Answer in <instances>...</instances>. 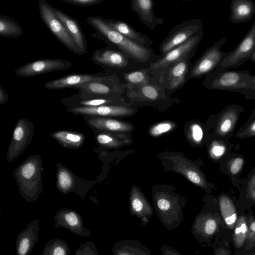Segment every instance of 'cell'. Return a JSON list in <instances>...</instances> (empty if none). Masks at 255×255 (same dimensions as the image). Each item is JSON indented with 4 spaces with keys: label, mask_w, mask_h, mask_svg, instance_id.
I'll use <instances>...</instances> for the list:
<instances>
[{
    "label": "cell",
    "mask_w": 255,
    "mask_h": 255,
    "mask_svg": "<svg viewBox=\"0 0 255 255\" xmlns=\"http://www.w3.org/2000/svg\"><path fill=\"white\" fill-rule=\"evenodd\" d=\"M8 99V96L4 89L0 86V104L2 105L6 103Z\"/></svg>",
    "instance_id": "obj_47"
},
{
    "label": "cell",
    "mask_w": 255,
    "mask_h": 255,
    "mask_svg": "<svg viewBox=\"0 0 255 255\" xmlns=\"http://www.w3.org/2000/svg\"><path fill=\"white\" fill-rule=\"evenodd\" d=\"M42 160L37 154L29 156L14 170L19 193L27 202L36 200L43 191Z\"/></svg>",
    "instance_id": "obj_3"
},
{
    "label": "cell",
    "mask_w": 255,
    "mask_h": 255,
    "mask_svg": "<svg viewBox=\"0 0 255 255\" xmlns=\"http://www.w3.org/2000/svg\"><path fill=\"white\" fill-rule=\"evenodd\" d=\"M126 85V88L157 82L151 74L149 67L116 74Z\"/></svg>",
    "instance_id": "obj_28"
},
{
    "label": "cell",
    "mask_w": 255,
    "mask_h": 255,
    "mask_svg": "<svg viewBox=\"0 0 255 255\" xmlns=\"http://www.w3.org/2000/svg\"><path fill=\"white\" fill-rule=\"evenodd\" d=\"M253 62L255 63V49H254L250 59Z\"/></svg>",
    "instance_id": "obj_51"
},
{
    "label": "cell",
    "mask_w": 255,
    "mask_h": 255,
    "mask_svg": "<svg viewBox=\"0 0 255 255\" xmlns=\"http://www.w3.org/2000/svg\"><path fill=\"white\" fill-rule=\"evenodd\" d=\"M240 108L237 105H229L221 114L218 124V130L221 133L228 132L235 123Z\"/></svg>",
    "instance_id": "obj_34"
},
{
    "label": "cell",
    "mask_w": 255,
    "mask_h": 255,
    "mask_svg": "<svg viewBox=\"0 0 255 255\" xmlns=\"http://www.w3.org/2000/svg\"><path fill=\"white\" fill-rule=\"evenodd\" d=\"M63 2L71 5L81 6L89 7L98 5L102 3L105 0H60Z\"/></svg>",
    "instance_id": "obj_42"
},
{
    "label": "cell",
    "mask_w": 255,
    "mask_h": 255,
    "mask_svg": "<svg viewBox=\"0 0 255 255\" xmlns=\"http://www.w3.org/2000/svg\"><path fill=\"white\" fill-rule=\"evenodd\" d=\"M255 255V253L253 254H247V255Z\"/></svg>",
    "instance_id": "obj_52"
},
{
    "label": "cell",
    "mask_w": 255,
    "mask_h": 255,
    "mask_svg": "<svg viewBox=\"0 0 255 255\" xmlns=\"http://www.w3.org/2000/svg\"><path fill=\"white\" fill-rule=\"evenodd\" d=\"M244 163L243 158L238 157L234 159L231 162L230 166L231 172L233 174H236L241 169Z\"/></svg>",
    "instance_id": "obj_44"
},
{
    "label": "cell",
    "mask_w": 255,
    "mask_h": 255,
    "mask_svg": "<svg viewBox=\"0 0 255 255\" xmlns=\"http://www.w3.org/2000/svg\"><path fill=\"white\" fill-rule=\"evenodd\" d=\"M130 8L137 15L139 20L149 29L153 30L163 23L154 12V2L151 0H131Z\"/></svg>",
    "instance_id": "obj_21"
},
{
    "label": "cell",
    "mask_w": 255,
    "mask_h": 255,
    "mask_svg": "<svg viewBox=\"0 0 255 255\" xmlns=\"http://www.w3.org/2000/svg\"><path fill=\"white\" fill-rule=\"evenodd\" d=\"M84 21L95 30V32L91 34L92 37L123 51L137 63L149 66L160 57L150 47L140 45L113 29L108 24L105 18L101 16H88Z\"/></svg>",
    "instance_id": "obj_1"
},
{
    "label": "cell",
    "mask_w": 255,
    "mask_h": 255,
    "mask_svg": "<svg viewBox=\"0 0 255 255\" xmlns=\"http://www.w3.org/2000/svg\"><path fill=\"white\" fill-rule=\"evenodd\" d=\"M155 212L161 224L169 231L177 228L184 220L182 206L165 196L156 198Z\"/></svg>",
    "instance_id": "obj_14"
},
{
    "label": "cell",
    "mask_w": 255,
    "mask_h": 255,
    "mask_svg": "<svg viewBox=\"0 0 255 255\" xmlns=\"http://www.w3.org/2000/svg\"><path fill=\"white\" fill-rule=\"evenodd\" d=\"M126 86L116 74L110 73L105 78L75 88L83 98H113L123 97Z\"/></svg>",
    "instance_id": "obj_6"
},
{
    "label": "cell",
    "mask_w": 255,
    "mask_h": 255,
    "mask_svg": "<svg viewBox=\"0 0 255 255\" xmlns=\"http://www.w3.org/2000/svg\"><path fill=\"white\" fill-rule=\"evenodd\" d=\"M203 36L202 31L163 56H160L157 60L150 64L149 69L151 74L156 79L162 71L173 64L185 59H192Z\"/></svg>",
    "instance_id": "obj_8"
},
{
    "label": "cell",
    "mask_w": 255,
    "mask_h": 255,
    "mask_svg": "<svg viewBox=\"0 0 255 255\" xmlns=\"http://www.w3.org/2000/svg\"><path fill=\"white\" fill-rule=\"evenodd\" d=\"M90 127L102 131L126 132L130 130L132 125L119 120L107 117L83 116Z\"/></svg>",
    "instance_id": "obj_27"
},
{
    "label": "cell",
    "mask_w": 255,
    "mask_h": 255,
    "mask_svg": "<svg viewBox=\"0 0 255 255\" xmlns=\"http://www.w3.org/2000/svg\"><path fill=\"white\" fill-rule=\"evenodd\" d=\"M110 73L106 71L95 74H74L50 80L44 85L48 90H60L67 88L75 89L91 82L100 80L105 78Z\"/></svg>",
    "instance_id": "obj_18"
},
{
    "label": "cell",
    "mask_w": 255,
    "mask_h": 255,
    "mask_svg": "<svg viewBox=\"0 0 255 255\" xmlns=\"http://www.w3.org/2000/svg\"><path fill=\"white\" fill-rule=\"evenodd\" d=\"M56 228H63L76 235L86 237L91 236V231L84 226L83 218L77 211L68 208H62L54 217Z\"/></svg>",
    "instance_id": "obj_17"
},
{
    "label": "cell",
    "mask_w": 255,
    "mask_h": 255,
    "mask_svg": "<svg viewBox=\"0 0 255 255\" xmlns=\"http://www.w3.org/2000/svg\"><path fill=\"white\" fill-rule=\"evenodd\" d=\"M38 5L42 21L58 41L74 54L83 55L64 24L54 13L52 6L45 0H38Z\"/></svg>",
    "instance_id": "obj_9"
},
{
    "label": "cell",
    "mask_w": 255,
    "mask_h": 255,
    "mask_svg": "<svg viewBox=\"0 0 255 255\" xmlns=\"http://www.w3.org/2000/svg\"><path fill=\"white\" fill-rule=\"evenodd\" d=\"M249 192L251 197L255 200V178L253 179L252 182L250 183Z\"/></svg>",
    "instance_id": "obj_48"
},
{
    "label": "cell",
    "mask_w": 255,
    "mask_h": 255,
    "mask_svg": "<svg viewBox=\"0 0 255 255\" xmlns=\"http://www.w3.org/2000/svg\"><path fill=\"white\" fill-rule=\"evenodd\" d=\"M23 33L21 25L14 18L0 15V35L7 38H17Z\"/></svg>",
    "instance_id": "obj_31"
},
{
    "label": "cell",
    "mask_w": 255,
    "mask_h": 255,
    "mask_svg": "<svg viewBox=\"0 0 255 255\" xmlns=\"http://www.w3.org/2000/svg\"><path fill=\"white\" fill-rule=\"evenodd\" d=\"M248 227L246 217L240 216L237 221L233 233V240L237 248H241L246 242Z\"/></svg>",
    "instance_id": "obj_37"
},
{
    "label": "cell",
    "mask_w": 255,
    "mask_h": 255,
    "mask_svg": "<svg viewBox=\"0 0 255 255\" xmlns=\"http://www.w3.org/2000/svg\"><path fill=\"white\" fill-rule=\"evenodd\" d=\"M202 84L208 90L236 92L255 100V75L248 70L214 71Z\"/></svg>",
    "instance_id": "obj_2"
},
{
    "label": "cell",
    "mask_w": 255,
    "mask_h": 255,
    "mask_svg": "<svg viewBox=\"0 0 255 255\" xmlns=\"http://www.w3.org/2000/svg\"><path fill=\"white\" fill-rule=\"evenodd\" d=\"M70 250L66 242L54 238L45 243L42 255H70Z\"/></svg>",
    "instance_id": "obj_35"
},
{
    "label": "cell",
    "mask_w": 255,
    "mask_h": 255,
    "mask_svg": "<svg viewBox=\"0 0 255 255\" xmlns=\"http://www.w3.org/2000/svg\"><path fill=\"white\" fill-rule=\"evenodd\" d=\"M56 16L64 24L69 33L83 54L87 52V43L85 34L77 19L69 16L64 11L52 6Z\"/></svg>",
    "instance_id": "obj_23"
},
{
    "label": "cell",
    "mask_w": 255,
    "mask_h": 255,
    "mask_svg": "<svg viewBox=\"0 0 255 255\" xmlns=\"http://www.w3.org/2000/svg\"><path fill=\"white\" fill-rule=\"evenodd\" d=\"M248 234L246 240V249H251L255 247V220L250 217L248 221Z\"/></svg>",
    "instance_id": "obj_40"
},
{
    "label": "cell",
    "mask_w": 255,
    "mask_h": 255,
    "mask_svg": "<svg viewBox=\"0 0 255 255\" xmlns=\"http://www.w3.org/2000/svg\"><path fill=\"white\" fill-rule=\"evenodd\" d=\"M255 49V20L239 44L231 51L215 71L238 68L250 60Z\"/></svg>",
    "instance_id": "obj_11"
},
{
    "label": "cell",
    "mask_w": 255,
    "mask_h": 255,
    "mask_svg": "<svg viewBox=\"0 0 255 255\" xmlns=\"http://www.w3.org/2000/svg\"><path fill=\"white\" fill-rule=\"evenodd\" d=\"M97 143L107 147H117L122 144V142L117 137L109 132H101L96 135Z\"/></svg>",
    "instance_id": "obj_38"
},
{
    "label": "cell",
    "mask_w": 255,
    "mask_h": 255,
    "mask_svg": "<svg viewBox=\"0 0 255 255\" xmlns=\"http://www.w3.org/2000/svg\"><path fill=\"white\" fill-rule=\"evenodd\" d=\"M191 59H183L170 66L157 77V81L171 95L187 82V76L192 63Z\"/></svg>",
    "instance_id": "obj_12"
},
{
    "label": "cell",
    "mask_w": 255,
    "mask_h": 255,
    "mask_svg": "<svg viewBox=\"0 0 255 255\" xmlns=\"http://www.w3.org/2000/svg\"><path fill=\"white\" fill-rule=\"evenodd\" d=\"M227 38L222 37L208 47L202 55L192 63L187 76V81L206 77L213 72L231 51L225 52L221 48Z\"/></svg>",
    "instance_id": "obj_7"
},
{
    "label": "cell",
    "mask_w": 255,
    "mask_h": 255,
    "mask_svg": "<svg viewBox=\"0 0 255 255\" xmlns=\"http://www.w3.org/2000/svg\"><path fill=\"white\" fill-rule=\"evenodd\" d=\"M191 133L193 139L196 142L200 141L203 137L202 128L197 124H194L191 127Z\"/></svg>",
    "instance_id": "obj_45"
},
{
    "label": "cell",
    "mask_w": 255,
    "mask_h": 255,
    "mask_svg": "<svg viewBox=\"0 0 255 255\" xmlns=\"http://www.w3.org/2000/svg\"><path fill=\"white\" fill-rule=\"evenodd\" d=\"M123 97L133 106L162 107L178 102L177 99L172 98L158 82L127 88Z\"/></svg>",
    "instance_id": "obj_4"
},
{
    "label": "cell",
    "mask_w": 255,
    "mask_h": 255,
    "mask_svg": "<svg viewBox=\"0 0 255 255\" xmlns=\"http://www.w3.org/2000/svg\"><path fill=\"white\" fill-rule=\"evenodd\" d=\"M220 220L211 213H200L195 217L191 229L194 238L200 243L208 240L217 232Z\"/></svg>",
    "instance_id": "obj_19"
},
{
    "label": "cell",
    "mask_w": 255,
    "mask_h": 255,
    "mask_svg": "<svg viewBox=\"0 0 255 255\" xmlns=\"http://www.w3.org/2000/svg\"><path fill=\"white\" fill-rule=\"evenodd\" d=\"M210 151L213 157H220L224 154L225 151V147L222 143L215 142L212 145Z\"/></svg>",
    "instance_id": "obj_43"
},
{
    "label": "cell",
    "mask_w": 255,
    "mask_h": 255,
    "mask_svg": "<svg viewBox=\"0 0 255 255\" xmlns=\"http://www.w3.org/2000/svg\"><path fill=\"white\" fill-rule=\"evenodd\" d=\"M228 19L235 24L250 21L255 14V2L252 0H233Z\"/></svg>",
    "instance_id": "obj_26"
},
{
    "label": "cell",
    "mask_w": 255,
    "mask_h": 255,
    "mask_svg": "<svg viewBox=\"0 0 255 255\" xmlns=\"http://www.w3.org/2000/svg\"><path fill=\"white\" fill-rule=\"evenodd\" d=\"M39 221L35 219L26 225L17 236L16 255H30L38 240L39 231Z\"/></svg>",
    "instance_id": "obj_20"
},
{
    "label": "cell",
    "mask_w": 255,
    "mask_h": 255,
    "mask_svg": "<svg viewBox=\"0 0 255 255\" xmlns=\"http://www.w3.org/2000/svg\"><path fill=\"white\" fill-rule=\"evenodd\" d=\"M91 60L105 71L114 74L149 67L136 62L123 51L108 45L94 50Z\"/></svg>",
    "instance_id": "obj_5"
},
{
    "label": "cell",
    "mask_w": 255,
    "mask_h": 255,
    "mask_svg": "<svg viewBox=\"0 0 255 255\" xmlns=\"http://www.w3.org/2000/svg\"><path fill=\"white\" fill-rule=\"evenodd\" d=\"M99 251L95 244L89 241L80 243V246L76 250L74 255H98Z\"/></svg>",
    "instance_id": "obj_39"
},
{
    "label": "cell",
    "mask_w": 255,
    "mask_h": 255,
    "mask_svg": "<svg viewBox=\"0 0 255 255\" xmlns=\"http://www.w3.org/2000/svg\"><path fill=\"white\" fill-rule=\"evenodd\" d=\"M113 255H153L151 251L140 242L131 239H122L112 247Z\"/></svg>",
    "instance_id": "obj_29"
},
{
    "label": "cell",
    "mask_w": 255,
    "mask_h": 255,
    "mask_svg": "<svg viewBox=\"0 0 255 255\" xmlns=\"http://www.w3.org/2000/svg\"><path fill=\"white\" fill-rule=\"evenodd\" d=\"M159 249L162 255H183L174 248L167 244H162Z\"/></svg>",
    "instance_id": "obj_46"
},
{
    "label": "cell",
    "mask_w": 255,
    "mask_h": 255,
    "mask_svg": "<svg viewBox=\"0 0 255 255\" xmlns=\"http://www.w3.org/2000/svg\"><path fill=\"white\" fill-rule=\"evenodd\" d=\"M62 104L68 107H95L109 105L128 104L123 97L113 98H83L77 93L61 100Z\"/></svg>",
    "instance_id": "obj_24"
},
{
    "label": "cell",
    "mask_w": 255,
    "mask_h": 255,
    "mask_svg": "<svg viewBox=\"0 0 255 255\" xmlns=\"http://www.w3.org/2000/svg\"><path fill=\"white\" fill-rule=\"evenodd\" d=\"M201 19L191 18L184 20L173 28L159 45L160 56L187 41L203 31Z\"/></svg>",
    "instance_id": "obj_10"
},
{
    "label": "cell",
    "mask_w": 255,
    "mask_h": 255,
    "mask_svg": "<svg viewBox=\"0 0 255 255\" xmlns=\"http://www.w3.org/2000/svg\"><path fill=\"white\" fill-rule=\"evenodd\" d=\"M219 207L227 228L233 229L238 219L236 210L233 202L227 196H222L219 199Z\"/></svg>",
    "instance_id": "obj_32"
},
{
    "label": "cell",
    "mask_w": 255,
    "mask_h": 255,
    "mask_svg": "<svg viewBox=\"0 0 255 255\" xmlns=\"http://www.w3.org/2000/svg\"><path fill=\"white\" fill-rule=\"evenodd\" d=\"M105 20L113 29L140 45L150 47L153 43V41L146 35L136 30L126 21L112 18H105Z\"/></svg>",
    "instance_id": "obj_25"
},
{
    "label": "cell",
    "mask_w": 255,
    "mask_h": 255,
    "mask_svg": "<svg viewBox=\"0 0 255 255\" xmlns=\"http://www.w3.org/2000/svg\"><path fill=\"white\" fill-rule=\"evenodd\" d=\"M173 127L172 123L169 122H161L153 126L150 129V133L152 136H158L170 130Z\"/></svg>",
    "instance_id": "obj_41"
},
{
    "label": "cell",
    "mask_w": 255,
    "mask_h": 255,
    "mask_svg": "<svg viewBox=\"0 0 255 255\" xmlns=\"http://www.w3.org/2000/svg\"><path fill=\"white\" fill-rule=\"evenodd\" d=\"M76 180L74 174L60 164L57 165V187L63 193L70 192L75 187Z\"/></svg>",
    "instance_id": "obj_33"
},
{
    "label": "cell",
    "mask_w": 255,
    "mask_h": 255,
    "mask_svg": "<svg viewBox=\"0 0 255 255\" xmlns=\"http://www.w3.org/2000/svg\"><path fill=\"white\" fill-rule=\"evenodd\" d=\"M250 130L251 132L255 133V121L253 123L250 127Z\"/></svg>",
    "instance_id": "obj_50"
},
{
    "label": "cell",
    "mask_w": 255,
    "mask_h": 255,
    "mask_svg": "<svg viewBox=\"0 0 255 255\" xmlns=\"http://www.w3.org/2000/svg\"><path fill=\"white\" fill-rule=\"evenodd\" d=\"M195 255H201L198 252H195ZM215 255H229V251L225 249H220L217 251Z\"/></svg>",
    "instance_id": "obj_49"
},
{
    "label": "cell",
    "mask_w": 255,
    "mask_h": 255,
    "mask_svg": "<svg viewBox=\"0 0 255 255\" xmlns=\"http://www.w3.org/2000/svg\"><path fill=\"white\" fill-rule=\"evenodd\" d=\"M50 135L63 146L72 149L81 147L85 139L83 133L68 130H58Z\"/></svg>",
    "instance_id": "obj_30"
},
{
    "label": "cell",
    "mask_w": 255,
    "mask_h": 255,
    "mask_svg": "<svg viewBox=\"0 0 255 255\" xmlns=\"http://www.w3.org/2000/svg\"><path fill=\"white\" fill-rule=\"evenodd\" d=\"M185 161L182 160L179 161L176 165L178 171L193 183L201 187H204L206 183L202 175L196 168Z\"/></svg>",
    "instance_id": "obj_36"
},
{
    "label": "cell",
    "mask_w": 255,
    "mask_h": 255,
    "mask_svg": "<svg viewBox=\"0 0 255 255\" xmlns=\"http://www.w3.org/2000/svg\"><path fill=\"white\" fill-rule=\"evenodd\" d=\"M129 202L130 214L138 219L142 226L146 227L153 215L150 204L142 194L135 189L131 192Z\"/></svg>",
    "instance_id": "obj_22"
},
{
    "label": "cell",
    "mask_w": 255,
    "mask_h": 255,
    "mask_svg": "<svg viewBox=\"0 0 255 255\" xmlns=\"http://www.w3.org/2000/svg\"><path fill=\"white\" fill-rule=\"evenodd\" d=\"M34 134L32 122L20 118L16 123L7 152L6 159L11 162L20 156L31 142Z\"/></svg>",
    "instance_id": "obj_13"
},
{
    "label": "cell",
    "mask_w": 255,
    "mask_h": 255,
    "mask_svg": "<svg viewBox=\"0 0 255 255\" xmlns=\"http://www.w3.org/2000/svg\"><path fill=\"white\" fill-rule=\"evenodd\" d=\"M72 66V63L66 59H40L26 63L15 69L14 73L19 77H30L44 73L66 70L70 68Z\"/></svg>",
    "instance_id": "obj_15"
},
{
    "label": "cell",
    "mask_w": 255,
    "mask_h": 255,
    "mask_svg": "<svg viewBox=\"0 0 255 255\" xmlns=\"http://www.w3.org/2000/svg\"><path fill=\"white\" fill-rule=\"evenodd\" d=\"M130 104L109 105L95 107H68L66 111L76 115L89 117H114L131 116L137 111Z\"/></svg>",
    "instance_id": "obj_16"
}]
</instances>
